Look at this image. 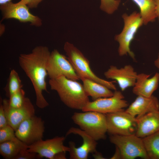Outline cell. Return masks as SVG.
<instances>
[{
    "instance_id": "603a6c76",
    "label": "cell",
    "mask_w": 159,
    "mask_h": 159,
    "mask_svg": "<svg viewBox=\"0 0 159 159\" xmlns=\"http://www.w3.org/2000/svg\"><path fill=\"white\" fill-rule=\"evenodd\" d=\"M23 85L17 72L14 69L10 73L7 83L4 88L6 95L9 97L13 94L22 88Z\"/></svg>"
},
{
    "instance_id": "52a82bcc",
    "label": "cell",
    "mask_w": 159,
    "mask_h": 159,
    "mask_svg": "<svg viewBox=\"0 0 159 159\" xmlns=\"http://www.w3.org/2000/svg\"><path fill=\"white\" fill-rule=\"evenodd\" d=\"M107 132L110 135L135 134L137 127L136 118L122 110L106 114Z\"/></svg>"
},
{
    "instance_id": "8fae6325",
    "label": "cell",
    "mask_w": 159,
    "mask_h": 159,
    "mask_svg": "<svg viewBox=\"0 0 159 159\" xmlns=\"http://www.w3.org/2000/svg\"><path fill=\"white\" fill-rule=\"evenodd\" d=\"M65 137L56 136L45 140H41L28 145L27 150L37 154L38 158H45L54 159L57 153L62 152H69V146L64 144Z\"/></svg>"
},
{
    "instance_id": "5b68a950",
    "label": "cell",
    "mask_w": 159,
    "mask_h": 159,
    "mask_svg": "<svg viewBox=\"0 0 159 159\" xmlns=\"http://www.w3.org/2000/svg\"><path fill=\"white\" fill-rule=\"evenodd\" d=\"M124 26L122 32L115 36V39L119 44L118 50L120 56L128 54L133 59L135 55L130 49V45L139 29L144 25L140 12L134 11L130 15L124 13L122 15Z\"/></svg>"
},
{
    "instance_id": "8992f818",
    "label": "cell",
    "mask_w": 159,
    "mask_h": 159,
    "mask_svg": "<svg viewBox=\"0 0 159 159\" xmlns=\"http://www.w3.org/2000/svg\"><path fill=\"white\" fill-rule=\"evenodd\" d=\"M110 140L120 150L122 159H134L139 157L149 159L142 138L135 134L127 135H110Z\"/></svg>"
},
{
    "instance_id": "4fadbf2b",
    "label": "cell",
    "mask_w": 159,
    "mask_h": 159,
    "mask_svg": "<svg viewBox=\"0 0 159 159\" xmlns=\"http://www.w3.org/2000/svg\"><path fill=\"white\" fill-rule=\"evenodd\" d=\"M73 134L80 136L82 139L83 143L78 147H76L72 141L69 143V152L70 159H87L89 153H94L96 151L97 141L80 128L72 127L67 132L65 137Z\"/></svg>"
},
{
    "instance_id": "2e32d148",
    "label": "cell",
    "mask_w": 159,
    "mask_h": 159,
    "mask_svg": "<svg viewBox=\"0 0 159 159\" xmlns=\"http://www.w3.org/2000/svg\"><path fill=\"white\" fill-rule=\"evenodd\" d=\"M158 110L159 100L153 95L149 97L137 96L125 111L133 117L138 118L150 112Z\"/></svg>"
},
{
    "instance_id": "f546056e",
    "label": "cell",
    "mask_w": 159,
    "mask_h": 159,
    "mask_svg": "<svg viewBox=\"0 0 159 159\" xmlns=\"http://www.w3.org/2000/svg\"><path fill=\"white\" fill-rule=\"evenodd\" d=\"M115 153L111 159H122L120 152L119 149L116 147Z\"/></svg>"
},
{
    "instance_id": "1f68e13d",
    "label": "cell",
    "mask_w": 159,
    "mask_h": 159,
    "mask_svg": "<svg viewBox=\"0 0 159 159\" xmlns=\"http://www.w3.org/2000/svg\"><path fill=\"white\" fill-rule=\"evenodd\" d=\"M156 7V11L157 16V18L159 21V0H154Z\"/></svg>"
},
{
    "instance_id": "3957f363",
    "label": "cell",
    "mask_w": 159,
    "mask_h": 159,
    "mask_svg": "<svg viewBox=\"0 0 159 159\" xmlns=\"http://www.w3.org/2000/svg\"><path fill=\"white\" fill-rule=\"evenodd\" d=\"M64 49L68 59L80 80L83 78L88 79L111 90H116L113 81H109L101 79L94 73L90 67L89 60L73 44L68 42H65Z\"/></svg>"
},
{
    "instance_id": "484cf974",
    "label": "cell",
    "mask_w": 159,
    "mask_h": 159,
    "mask_svg": "<svg viewBox=\"0 0 159 159\" xmlns=\"http://www.w3.org/2000/svg\"><path fill=\"white\" fill-rule=\"evenodd\" d=\"M100 9L109 14L114 13L120 5V0H100Z\"/></svg>"
},
{
    "instance_id": "d6986e66",
    "label": "cell",
    "mask_w": 159,
    "mask_h": 159,
    "mask_svg": "<svg viewBox=\"0 0 159 159\" xmlns=\"http://www.w3.org/2000/svg\"><path fill=\"white\" fill-rule=\"evenodd\" d=\"M81 80L83 82L86 94L94 100L101 98L110 97L113 95L114 92L103 85L87 78H83Z\"/></svg>"
},
{
    "instance_id": "4dcf8cb0",
    "label": "cell",
    "mask_w": 159,
    "mask_h": 159,
    "mask_svg": "<svg viewBox=\"0 0 159 159\" xmlns=\"http://www.w3.org/2000/svg\"><path fill=\"white\" fill-rule=\"evenodd\" d=\"M66 152H62L56 154L54 158V159H66Z\"/></svg>"
},
{
    "instance_id": "d6a6232c",
    "label": "cell",
    "mask_w": 159,
    "mask_h": 159,
    "mask_svg": "<svg viewBox=\"0 0 159 159\" xmlns=\"http://www.w3.org/2000/svg\"><path fill=\"white\" fill-rule=\"evenodd\" d=\"M94 156L96 158L104 159L102 155L100 153H97L96 151L94 153Z\"/></svg>"
},
{
    "instance_id": "7a4b0ae2",
    "label": "cell",
    "mask_w": 159,
    "mask_h": 159,
    "mask_svg": "<svg viewBox=\"0 0 159 159\" xmlns=\"http://www.w3.org/2000/svg\"><path fill=\"white\" fill-rule=\"evenodd\" d=\"M49 83L51 89L56 91L62 102L69 108L82 110L90 101L83 85L77 80L62 76L50 79Z\"/></svg>"
},
{
    "instance_id": "d4e9b609",
    "label": "cell",
    "mask_w": 159,
    "mask_h": 159,
    "mask_svg": "<svg viewBox=\"0 0 159 159\" xmlns=\"http://www.w3.org/2000/svg\"><path fill=\"white\" fill-rule=\"evenodd\" d=\"M7 141H21L16 137L14 130L9 125L0 128V143Z\"/></svg>"
},
{
    "instance_id": "e575fe53",
    "label": "cell",
    "mask_w": 159,
    "mask_h": 159,
    "mask_svg": "<svg viewBox=\"0 0 159 159\" xmlns=\"http://www.w3.org/2000/svg\"><path fill=\"white\" fill-rule=\"evenodd\" d=\"M11 1V0H0V5Z\"/></svg>"
},
{
    "instance_id": "7402d4cb",
    "label": "cell",
    "mask_w": 159,
    "mask_h": 159,
    "mask_svg": "<svg viewBox=\"0 0 159 159\" xmlns=\"http://www.w3.org/2000/svg\"><path fill=\"white\" fill-rule=\"evenodd\" d=\"M142 138L149 159H159V131Z\"/></svg>"
},
{
    "instance_id": "836d02e7",
    "label": "cell",
    "mask_w": 159,
    "mask_h": 159,
    "mask_svg": "<svg viewBox=\"0 0 159 159\" xmlns=\"http://www.w3.org/2000/svg\"><path fill=\"white\" fill-rule=\"evenodd\" d=\"M154 64L155 66L158 68L159 71V53L157 58L154 61Z\"/></svg>"
},
{
    "instance_id": "cb8c5ba5",
    "label": "cell",
    "mask_w": 159,
    "mask_h": 159,
    "mask_svg": "<svg viewBox=\"0 0 159 159\" xmlns=\"http://www.w3.org/2000/svg\"><path fill=\"white\" fill-rule=\"evenodd\" d=\"M26 98L25 92L21 88L10 96L8 100L9 105L12 108L20 107L24 104Z\"/></svg>"
},
{
    "instance_id": "4316f807",
    "label": "cell",
    "mask_w": 159,
    "mask_h": 159,
    "mask_svg": "<svg viewBox=\"0 0 159 159\" xmlns=\"http://www.w3.org/2000/svg\"><path fill=\"white\" fill-rule=\"evenodd\" d=\"M27 149L22 150L15 157L14 159H34L38 158L37 154L29 152L27 150Z\"/></svg>"
},
{
    "instance_id": "ffe728a7",
    "label": "cell",
    "mask_w": 159,
    "mask_h": 159,
    "mask_svg": "<svg viewBox=\"0 0 159 159\" xmlns=\"http://www.w3.org/2000/svg\"><path fill=\"white\" fill-rule=\"evenodd\" d=\"M138 7L144 25L152 22L157 18L154 0H132Z\"/></svg>"
},
{
    "instance_id": "9a60e30c",
    "label": "cell",
    "mask_w": 159,
    "mask_h": 159,
    "mask_svg": "<svg viewBox=\"0 0 159 159\" xmlns=\"http://www.w3.org/2000/svg\"><path fill=\"white\" fill-rule=\"evenodd\" d=\"M138 74L133 67L130 64L120 68L114 65H111L104 73L106 78L117 81L122 91L134 86Z\"/></svg>"
},
{
    "instance_id": "e0dca14e",
    "label": "cell",
    "mask_w": 159,
    "mask_h": 159,
    "mask_svg": "<svg viewBox=\"0 0 159 159\" xmlns=\"http://www.w3.org/2000/svg\"><path fill=\"white\" fill-rule=\"evenodd\" d=\"M150 76L143 73L138 74L132 90L134 94L147 97L153 95L158 86L159 72H156L151 78H149Z\"/></svg>"
},
{
    "instance_id": "9c48e42d",
    "label": "cell",
    "mask_w": 159,
    "mask_h": 159,
    "mask_svg": "<svg viewBox=\"0 0 159 159\" xmlns=\"http://www.w3.org/2000/svg\"><path fill=\"white\" fill-rule=\"evenodd\" d=\"M44 130V120L35 115L23 121L15 132L19 139L29 145L42 139Z\"/></svg>"
},
{
    "instance_id": "6da1fadb",
    "label": "cell",
    "mask_w": 159,
    "mask_h": 159,
    "mask_svg": "<svg viewBox=\"0 0 159 159\" xmlns=\"http://www.w3.org/2000/svg\"><path fill=\"white\" fill-rule=\"evenodd\" d=\"M51 52L47 47H35L31 53L21 54L19 57L20 66L30 80L36 97V104L40 109L48 106L49 103L43 95V92H47L46 78L48 75L47 64Z\"/></svg>"
},
{
    "instance_id": "ba28073f",
    "label": "cell",
    "mask_w": 159,
    "mask_h": 159,
    "mask_svg": "<svg viewBox=\"0 0 159 159\" xmlns=\"http://www.w3.org/2000/svg\"><path fill=\"white\" fill-rule=\"evenodd\" d=\"M47 69L50 79L63 76L73 80H80L67 57L56 49L51 52L47 62Z\"/></svg>"
},
{
    "instance_id": "f1b7e54d",
    "label": "cell",
    "mask_w": 159,
    "mask_h": 159,
    "mask_svg": "<svg viewBox=\"0 0 159 159\" xmlns=\"http://www.w3.org/2000/svg\"><path fill=\"white\" fill-rule=\"evenodd\" d=\"M43 0H21L18 2L19 3L27 5L29 8L33 9L37 8L38 4Z\"/></svg>"
},
{
    "instance_id": "83f0119b",
    "label": "cell",
    "mask_w": 159,
    "mask_h": 159,
    "mask_svg": "<svg viewBox=\"0 0 159 159\" xmlns=\"http://www.w3.org/2000/svg\"><path fill=\"white\" fill-rule=\"evenodd\" d=\"M2 100V99L1 97L0 103V128L4 127L9 125L3 107Z\"/></svg>"
},
{
    "instance_id": "277c9868",
    "label": "cell",
    "mask_w": 159,
    "mask_h": 159,
    "mask_svg": "<svg viewBox=\"0 0 159 159\" xmlns=\"http://www.w3.org/2000/svg\"><path fill=\"white\" fill-rule=\"evenodd\" d=\"M75 112L72 117L74 122L97 141L106 138L107 132L105 114L94 111Z\"/></svg>"
},
{
    "instance_id": "ac0fdd59",
    "label": "cell",
    "mask_w": 159,
    "mask_h": 159,
    "mask_svg": "<svg viewBox=\"0 0 159 159\" xmlns=\"http://www.w3.org/2000/svg\"><path fill=\"white\" fill-rule=\"evenodd\" d=\"M137 127L135 135L143 138L159 131V110L136 118Z\"/></svg>"
},
{
    "instance_id": "44dd1931",
    "label": "cell",
    "mask_w": 159,
    "mask_h": 159,
    "mask_svg": "<svg viewBox=\"0 0 159 159\" xmlns=\"http://www.w3.org/2000/svg\"><path fill=\"white\" fill-rule=\"evenodd\" d=\"M28 145L21 141H7L0 143V154L6 159H14L23 150L28 148Z\"/></svg>"
},
{
    "instance_id": "30bf717a",
    "label": "cell",
    "mask_w": 159,
    "mask_h": 159,
    "mask_svg": "<svg viewBox=\"0 0 159 159\" xmlns=\"http://www.w3.org/2000/svg\"><path fill=\"white\" fill-rule=\"evenodd\" d=\"M128 105L122 92L116 90L111 97L101 98L92 102L90 101L82 110L83 112L94 111L106 114L123 110Z\"/></svg>"
},
{
    "instance_id": "5bb4252c",
    "label": "cell",
    "mask_w": 159,
    "mask_h": 159,
    "mask_svg": "<svg viewBox=\"0 0 159 159\" xmlns=\"http://www.w3.org/2000/svg\"><path fill=\"white\" fill-rule=\"evenodd\" d=\"M2 102L8 125L15 131L23 121L35 115L34 107L28 97H26L23 105L17 108L10 107L6 99H2Z\"/></svg>"
},
{
    "instance_id": "7c38bea8",
    "label": "cell",
    "mask_w": 159,
    "mask_h": 159,
    "mask_svg": "<svg viewBox=\"0 0 159 159\" xmlns=\"http://www.w3.org/2000/svg\"><path fill=\"white\" fill-rule=\"evenodd\" d=\"M0 8L3 15L1 21L12 18L20 22H30L31 25L36 26H40L42 24L41 19L31 14L29 8L25 4L11 1L0 5Z\"/></svg>"
}]
</instances>
